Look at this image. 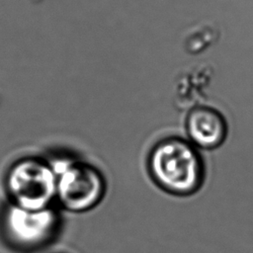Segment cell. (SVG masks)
I'll return each instance as SVG.
<instances>
[{"label": "cell", "instance_id": "cell-1", "mask_svg": "<svg viewBox=\"0 0 253 253\" xmlns=\"http://www.w3.org/2000/svg\"><path fill=\"white\" fill-rule=\"evenodd\" d=\"M148 170L161 189L176 196L196 193L203 184L205 173L196 146L179 137L165 138L153 146Z\"/></svg>", "mask_w": 253, "mask_h": 253}, {"label": "cell", "instance_id": "cell-2", "mask_svg": "<svg viewBox=\"0 0 253 253\" xmlns=\"http://www.w3.org/2000/svg\"><path fill=\"white\" fill-rule=\"evenodd\" d=\"M56 175V200L65 210L84 212L95 208L103 199L106 183L93 165L69 157L49 162Z\"/></svg>", "mask_w": 253, "mask_h": 253}, {"label": "cell", "instance_id": "cell-3", "mask_svg": "<svg viewBox=\"0 0 253 253\" xmlns=\"http://www.w3.org/2000/svg\"><path fill=\"white\" fill-rule=\"evenodd\" d=\"M6 186L12 204L28 210L50 207L56 198V175L49 162L36 157L17 161L9 170Z\"/></svg>", "mask_w": 253, "mask_h": 253}, {"label": "cell", "instance_id": "cell-4", "mask_svg": "<svg viewBox=\"0 0 253 253\" xmlns=\"http://www.w3.org/2000/svg\"><path fill=\"white\" fill-rule=\"evenodd\" d=\"M3 227L14 247L30 252L42 248L55 237L59 216L51 207L28 210L11 204L4 211Z\"/></svg>", "mask_w": 253, "mask_h": 253}, {"label": "cell", "instance_id": "cell-5", "mask_svg": "<svg viewBox=\"0 0 253 253\" xmlns=\"http://www.w3.org/2000/svg\"><path fill=\"white\" fill-rule=\"evenodd\" d=\"M186 131L192 144L212 149L225 139L227 126L218 111L207 106H198L187 115Z\"/></svg>", "mask_w": 253, "mask_h": 253}]
</instances>
